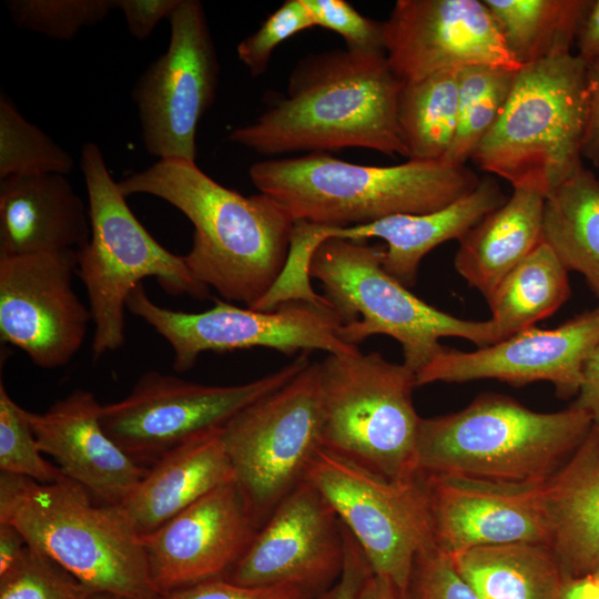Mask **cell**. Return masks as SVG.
Returning <instances> with one entry per match:
<instances>
[{"mask_svg": "<svg viewBox=\"0 0 599 599\" xmlns=\"http://www.w3.org/2000/svg\"><path fill=\"white\" fill-rule=\"evenodd\" d=\"M402 84L384 51L312 54L293 69L286 94L227 139L270 156L362 148L406 158L397 124Z\"/></svg>", "mask_w": 599, "mask_h": 599, "instance_id": "cell-1", "label": "cell"}, {"mask_svg": "<svg viewBox=\"0 0 599 599\" xmlns=\"http://www.w3.org/2000/svg\"><path fill=\"white\" fill-rule=\"evenodd\" d=\"M118 184L126 197L152 195L187 217L194 232L185 263L221 297L253 308L281 277L295 221L271 196H244L186 160H158Z\"/></svg>", "mask_w": 599, "mask_h": 599, "instance_id": "cell-2", "label": "cell"}, {"mask_svg": "<svg viewBox=\"0 0 599 599\" xmlns=\"http://www.w3.org/2000/svg\"><path fill=\"white\" fill-rule=\"evenodd\" d=\"M248 175L260 193L280 203L295 222L329 227L434 212L470 193L480 181L466 165L413 160L364 165L327 152L255 162Z\"/></svg>", "mask_w": 599, "mask_h": 599, "instance_id": "cell-3", "label": "cell"}, {"mask_svg": "<svg viewBox=\"0 0 599 599\" xmlns=\"http://www.w3.org/2000/svg\"><path fill=\"white\" fill-rule=\"evenodd\" d=\"M0 521L49 556L92 592L160 599L141 535L121 505H95L91 494L63 477L43 484L0 474Z\"/></svg>", "mask_w": 599, "mask_h": 599, "instance_id": "cell-4", "label": "cell"}, {"mask_svg": "<svg viewBox=\"0 0 599 599\" xmlns=\"http://www.w3.org/2000/svg\"><path fill=\"white\" fill-rule=\"evenodd\" d=\"M593 424L572 405L535 412L506 395L486 393L459 412L422 418L416 447L419 475L548 480L585 440Z\"/></svg>", "mask_w": 599, "mask_h": 599, "instance_id": "cell-5", "label": "cell"}, {"mask_svg": "<svg viewBox=\"0 0 599 599\" xmlns=\"http://www.w3.org/2000/svg\"><path fill=\"white\" fill-rule=\"evenodd\" d=\"M586 75L587 63L572 52L522 65L470 160L514 190L546 197L583 166Z\"/></svg>", "mask_w": 599, "mask_h": 599, "instance_id": "cell-6", "label": "cell"}, {"mask_svg": "<svg viewBox=\"0 0 599 599\" xmlns=\"http://www.w3.org/2000/svg\"><path fill=\"white\" fill-rule=\"evenodd\" d=\"M80 167L91 236L77 251L75 273L88 293L94 326L92 358L98 361L123 345L126 301L142 280L155 277L170 294L197 300L206 298L210 288L194 278L183 255L162 246L136 219L95 143L82 146Z\"/></svg>", "mask_w": 599, "mask_h": 599, "instance_id": "cell-7", "label": "cell"}, {"mask_svg": "<svg viewBox=\"0 0 599 599\" xmlns=\"http://www.w3.org/2000/svg\"><path fill=\"white\" fill-rule=\"evenodd\" d=\"M385 246L366 241L327 238L314 251L309 277L342 321L339 338L357 346L373 335H387L403 349L415 375L444 347L443 337L465 338L485 347L497 343L490 319L468 321L445 313L407 290L383 268Z\"/></svg>", "mask_w": 599, "mask_h": 599, "instance_id": "cell-8", "label": "cell"}, {"mask_svg": "<svg viewBox=\"0 0 599 599\" xmlns=\"http://www.w3.org/2000/svg\"><path fill=\"white\" fill-rule=\"evenodd\" d=\"M323 447L378 475H417L422 418L413 403L416 375L380 353L328 354L319 362Z\"/></svg>", "mask_w": 599, "mask_h": 599, "instance_id": "cell-9", "label": "cell"}, {"mask_svg": "<svg viewBox=\"0 0 599 599\" xmlns=\"http://www.w3.org/2000/svg\"><path fill=\"white\" fill-rule=\"evenodd\" d=\"M306 479L357 542L372 573L408 592L417 558L436 547L423 476L386 478L323 447Z\"/></svg>", "mask_w": 599, "mask_h": 599, "instance_id": "cell-10", "label": "cell"}, {"mask_svg": "<svg viewBox=\"0 0 599 599\" xmlns=\"http://www.w3.org/2000/svg\"><path fill=\"white\" fill-rule=\"evenodd\" d=\"M319 363H309L278 389L222 427L235 483L260 526L300 483L323 448Z\"/></svg>", "mask_w": 599, "mask_h": 599, "instance_id": "cell-11", "label": "cell"}, {"mask_svg": "<svg viewBox=\"0 0 599 599\" xmlns=\"http://www.w3.org/2000/svg\"><path fill=\"white\" fill-rule=\"evenodd\" d=\"M126 308L161 335L173 351L177 373L191 369L205 352L266 347L286 355L319 349L351 355L357 346L343 342V324L329 305L302 300L286 301L270 311L241 308L222 300L204 312L186 313L154 303L139 284L129 295Z\"/></svg>", "mask_w": 599, "mask_h": 599, "instance_id": "cell-12", "label": "cell"}, {"mask_svg": "<svg viewBox=\"0 0 599 599\" xmlns=\"http://www.w3.org/2000/svg\"><path fill=\"white\" fill-rule=\"evenodd\" d=\"M303 352L257 379L203 385L156 370L145 372L121 400L102 405L106 434L136 463L152 465L192 437L223 427L242 409L284 386L311 363Z\"/></svg>", "mask_w": 599, "mask_h": 599, "instance_id": "cell-13", "label": "cell"}, {"mask_svg": "<svg viewBox=\"0 0 599 599\" xmlns=\"http://www.w3.org/2000/svg\"><path fill=\"white\" fill-rule=\"evenodd\" d=\"M169 22L167 49L139 77L132 100L151 155L195 162L196 131L214 102L220 64L200 1L183 0Z\"/></svg>", "mask_w": 599, "mask_h": 599, "instance_id": "cell-14", "label": "cell"}, {"mask_svg": "<svg viewBox=\"0 0 599 599\" xmlns=\"http://www.w3.org/2000/svg\"><path fill=\"white\" fill-rule=\"evenodd\" d=\"M77 252L0 255V338L44 369L67 365L92 323L72 286Z\"/></svg>", "mask_w": 599, "mask_h": 599, "instance_id": "cell-15", "label": "cell"}, {"mask_svg": "<svg viewBox=\"0 0 599 599\" xmlns=\"http://www.w3.org/2000/svg\"><path fill=\"white\" fill-rule=\"evenodd\" d=\"M344 527L307 479L292 489L260 526L226 579L247 586H291L314 598L338 579Z\"/></svg>", "mask_w": 599, "mask_h": 599, "instance_id": "cell-16", "label": "cell"}, {"mask_svg": "<svg viewBox=\"0 0 599 599\" xmlns=\"http://www.w3.org/2000/svg\"><path fill=\"white\" fill-rule=\"evenodd\" d=\"M383 24L386 60L402 83L477 65L521 68L484 0H398Z\"/></svg>", "mask_w": 599, "mask_h": 599, "instance_id": "cell-17", "label": "cell"}, {"mask_svg": "<svg viewBox=\"0 0 599 599\" xmlns=\"http://www.w3.org/2000/svg\"><path fill=\"white\" fill-rule=\"evenodd\" d=\"M599 343V309L585 312L558 327L535 326L495 344L464 352L443 347L416 373V386L497 379L515 386L551 383L559 397L577 395L582 366Z\"/></svg>", "mask_w": 599, "mask_h": 599, "instance_id": "cell-18", "label": "cell"}, {"mask_svg": "<svg viewBox=\"0 0 599 599\" xmlns=\"http://www.w3.org/2000/svg\"><path fill=\"white\" fill-rule=\"evenodd\" d=\"M436 548L451 556L483 546H549L546 481L515 483L454 474L422 475Z\"/></svg>", "mask_w": 599, "mask_h": 599, "instance_id": "cell-19", "label": "cell"}, {"mask_svg": "<svg viewBox=\"0 0 599 599\" xmlns=\"http://www.w3.org/2000/svg\"><path fill=\"white\" fill-rule=\"evenodd\" d=\"M257 529L251 506L234 480L210 491L158 529L141 535L159 593L226 577Z\"/></svg>", "mask_w": 599, "mask_h": 599, "instance_id": "cell-20", "label": "cell"}, {"mask_svg": "<svg viewBox=\"0 0 599 599\" xmlns=\"http://www.w3.org/2000/svg\"><path fill=\"white\" fill-rule=\"evenodd\" d=\"M102 405L85 389H74L45 412L27 410L42 454L61 473L102 504L122 505L148 468L130 457L104 430Z\"/></svg>", "mask_w": 599, "mask_h": 599, "instance_id": "cell-21", "label": "cell"}, {"mask_svg": "<svg viewBox=\"0 0 599 599\" xmlns=\"http://www.w3.org/2000/svg\"><path fill=\"white\" fill-rule=\"evenodd\" d=\"M90 236L89 207L65 175L0 180V255L77 252Z\"/></svg>", "mask_w": 599, "mask_h": 599, "instance_id": "cell-22", "label": "cell"}, {"mask_svg": "<svg viewBox=\"0 0 599 599\" xmlns=\"http://www.w3.org/2000/svg\"><path fill=\"white\" fill-rule=\"evenodd\" d=\"M507 197L494 176L486 175L470 193L440 210L396 214L346 227L323 226L322 235L324 241L382 238L386 242L383 268L408 288L415 285L419 264L432 250L447 241L460 240Z\"/></svg>", "mask_w": 599, "mask_h": 599, "instance_id": "cell-23", "label": "cell"}, {"mask_svg": "<svg viewBox=\"0 0 599 599\" xmlns=\"http://www.w3.org/2000/svg\"><path fill=\"white\" fill-rule=\"evenodd\" d=\"M234 480L220 427L201 433L162 455L121 506L136 531L145 535L210 491Z\"/></svg>", "mask_w": 599, "mask_h": 599, "instance_id": "cell-24", "label": "cell"}, {"mask_svg": "<svg viewBox=\"0 0 599 599\" xmlns=\"http://www.w3.org/2000/svg\"><path fill=\"white\" fill-rule=\"evenodd\" d=\"M549 547L566 578L599 565V428L546 481Z\"/></svg>", "mask_w": 599, "mask_h": 599, "instance_id": "cell-25", "label": "cell"}, {"mask_svg": "<svg viewBox=\"0 0 599 599\" xmlns=\"http://www.w3.org/2000/svg\"><path fill=\"white\" fill-rule=\"evenodd\" d=\"M544 205L541 194L515 189L458 240L455 270L485 298L542 242Z\"/></svg>", "mask_w": 599, "mask_h": 599, "instance_id": "cell-26", "label": "cell"}, {"mask_svg": "<svg viewBox=\"0 0 599 599\" xmlns=\"http://www.w3.org/2000/svg\"><path fill=\"white\" fill-rule=\"evenodd\" d=\"M449 558L479 599H558L567 579L546 544L483 546Z\"/></svg>", "mask_w": 599, "mask_h": 599, "instance_id": "cell-27", "label": "cell"}, {"mask_svg": "<svg viewBox=\"0 0 599 599\" xmlns=\"http://www.w3.org/2000/svg\"><path fill=\"white\" fill-rule=\"evenodd\" d=\"M542 242L599 297V177L585 166L545 197Z\"/></svg>", "mask_w": 599, "mask_h": 599, "instance_id": "cell-28", "label": "cell"}, {"mask_svg": "<svg viewBox=\"0 0 599 599\" xmlns=\"http://www.w3.org/2000/svg\"><path fill=\"white\" fill-rule=\"evenodd\" d=\"M568 272L545 242L511 270L486 298L498 339L558 311L570 295Z\"/></svg>", "mask_w": 599, "mask_h": 599, "instance_id": "cell-29", "label": "cell"}, {"mask_svg": "<svg viewBox=\"0 0 599 599\" xmlns=\"http://www.w3.org/2000/svg\"><path fill=\"white\" fill-rule=\"evenodd\" d=\"M522 67L571 52L589 0H484Z\"/></svg>", "mask_w": 599, "mask_h": 599, "instance_id": "cell-30", "label": "cell"}, {"mask_svg": "<svg viewBox=\"0 0 599 599\" xmlns=\"http://www.w3.org/2000/svg\"><path fill=\"white\" fill-rule=\"evenodd\" d=\"M458 118V72L403 83L397 124L407 160L443 162Z\"/></svg>", "mask_w": 599, "mask_h": 599, "instance_id": "cell-31", "label": "cell"}, {"mask_svg": "<svg viewBox=\"0 0 599 599\" xmlns=\"http://www.w3.org/2000/svg\"><path fill=\"white\" fill-rule=\"evenodd\" d=\"M517 71L477 65L458 72L457 128L444 163L459 166L471 159L497 122Z\"/></svg>", "mask_w": 599, "mask_h": 599, "instance_id": "cell-32", "label": "cell"}, {"mask_svg": "<svg viewBox=\"0 0 599 599\" xmlns=\"http://www.w3.org/2000/svg\"><path fill=\"white\" fill-rule=\"evenodd\" d=\"M74 161L40 128L29 122L4 93L0 94V180L9 176L72 172Z\"/></svg>", "mask_w": 599, "mask_h": 599, "instance_id": "cell-33", "label": "cell"}, {"mask_svg": "<svg viewBox=\"0 0 599 599\" xmlns=\"http://www.w3.org/2000/svg\"><path fill=\"white\" fill-rule=\"evenodd\" d=\"M12 22L47 38L70 41L84 28L103 21L116 0H9Z\"/></svg>", "mask_w": 599, "mask_h": 599, "instance_id": "cell-34", "label": "cell"}, {"mask_svg": "<svg viewBox=\"0 0 599 599\" xmlns=\"http://www.w3.org/2000/svg\"><path fill=\"white\" fill-rule=\"evenodd\" d=\"M0 471L39 483L65 477L58 466L42 456L30 426L27 409L19 406L0 383Z\"/></svg>", "mask_w": 599, "mask_h": 599, "instance_id": "cell-35", "label": "cell"}, {"mask_svg": "<svg viewBox=\"0 0 599 599\" xmlns=\"http://www.w3.org/2000/svg\"><path fill=\"white\" fill-rule=\"evenodd\" d=\"M92 593L62 566L31 546L19 566L0 578V599H90Z\"/></svg>", "mask_w": 599, "mask_h": 599, "instance_id": "cell-36", "label": "cell"}, {"mask_svg": "<svg viewBox=\"0 0 599 599\" xmlns=\"http://www.w3.org/2000/svg\"><path fill=\"white\" fill-rule=\"evenodd\" d=\"M315 27L303 0H286L236 47L238 60L253 77L265 73L273 51L296 33Z\"/></svg>", "mask_w": 599, "mask_h": 599, "instance_id": "cell-37", "label": "cell"}, {"mask_svg": "<svg viewBox=\"0 0 599 599\" xmlns=\"http://www.w3.org/2000/svg\"><path fill=\"white\" fill-rule=\"evenodd\" d=\"M315 26L339 34L347 49L384 51V24L359 13L345 0H303Z\"/></svg>", "mask_w": 599, "mask_h": 599, "instance_id": "cell-38", "label": "cell"}, {"mask_svg": "<svg viewBox=\"0 0 599 599\" xmlns=\"http://www.w3.org/2000/svg\"><path fill=\"white\" fill-rule=\"evenodd\" d=\"M409 591L414 599H479L436 547L417 558Z\"/></svg>", "mask_w": 599, "mask_h": 599, "instance_id": "cell-39", "label": "cell"}, {"mask_svg": "<svg viewBox=\"0 0 599 599\" xmlns=\"http://www.w3.org/2000/svg\"><path fill=\"white\" fill-rule=\"evenodd\" d=\"M160 599H314V597L291 586H247L226 578H215L162 595Z\"/></svg>", "mask_w": 599, "mask_h": 599, "instance_id": "cell-40", "label": "cell"}, {"mask_svg": "<svg viewBox=\"0 0 599 599\" xmlns=\"http://www.w3.org/2000/svg\"><path fill=\"white\" fill-rule=\"evenodd\" d=\"M183 0H116V9L123 13L130 34L143 41L163 19L170 17Z\"/></svg>", "mask_w": 599, "mask_h": 599, "instance_id": "cell-41", "label": "cell"}, {"mask_svg": "<svg viewBox=\"0 0 599 599\" xmlns=\"http://www.w3.org/2000/svg\"><path fill=\"white\" fill-rule=\"evenodd\" d=\"M345 556L342 572L335 583L317 599H358L366 578L372 573L357 542L344 528Z\"/></svg>", "mask_w": 599, "mask_h": 599, "instance_id": "cell-42", "label": "cell"}, {"mask_svg": "<svg viewBox=\"0 0 599 599\" xmlns=\"http://www.w3.org/2000/svg\"><path fill=\"white\" fill-rule=\"evenodd\" d=\"M587 121L582 158L599 167V61L587 63Z\"/></svg>", "mask_w": 599, "mask_h": 599, "instance_id": "cell-43", "label": "cell"}, {"mask_svg": "<svg viewBox=\"0 0 599 599\" xmlns=\"http://www.w3.org/2000/svg\"><path fill=\"white\" fill-rule=\"evenodd\" d=\"M571 405L585 410L599 428V343L583 363L580 387Z\"/></svg>", "mask_w": 599, "mask_h": 599, "instance_id": "cell-44", "label": "cell"}, {"mask_svg": "<svg viewBox=\"0 0 599 599\" xmlns=\"http://www.w3.org/2000/svg\"><path fill=\"white\" fill-rule=\"evenodd\" d=\"M575 44L586 63L599 61V0H589Z\"/></svg>", "mask_w": 599, "mask_h": 599, "instance_id": "cell-45", "label": "cell"}, {"mask_svg": "<svg viewBox=\"0 0 599 599\" xmlns=\"http://www.w3.org/2000/svg\"><path fill=\"white\" fill-rule=\"evenodd\" d=\"M28 548L27 540L14 526L0 521V578L19 566Z\"/></svg>", "mask_w": 599, "mask_h": 599, "instance_id": "cell-46", "label": "cell"}, {"mask_svg": "<svg viewBox=\"0 0 599 599\" xmlns=\"http://www.w3.org/2000/svg\"><path fill=\"white\" fill-rule=\"evenodd\" d=\"M558 599H599V579L592 573L567 578Z\"/></svg>", "mask_w": 599, "mask_h": 599, "instance_id": "cell-47", "label": "cell"}, {"mask_svg": "<svg viewBox=\"0 0 599 599\" xmlns=\"http://www.w3.org/2000/svg\"><path fill=\"white\" fill-rule=\"evenodd\" d=\"M358 599H414L410 591L403 592L393 587L392 585L383 581L370 573L358 596Z\"/></svg>", "mask_w": 599, "mask_h": 599, "instance_id": "cell-48", "label": "cell"}, {"mask_svg": "<svg viewBox=\"0 0 599 599\" xmlns=\"http://www.w3.org/2000/svg\"><path fill=\"white\" fill-rule=\"evenodd\" d=\"M90 599H130V598L116 596L112 593H105V592H93Z\"/></svg>", "mask_w": 599, "mask_h": 599, "instance_id": "cell-49", "label": "cell"}, {"mask_svg": "<svg viewBox=\"0 0 599 599\" xmlns=\"http://www.w3.org/2000/svg\"><path fill=\"white\" fill-rule=\"evenodd\" d=\"M593 576H596L599 579V565L596 568V570L592 572Z\"/></svg>", "mask_w": 599, "mask_h": 599, "instance_id": "cell-50", "label": "cell"}, {"mask_svg": "<svg viewBox=\"0 0 599 599\" xmlns=\"http://www.w3.org/2000/svg\"><path fill=\"white\" fill-rule=\"evenodd\" d=\"M597 308L599 309V306Z\"/></svg>", "mask_w": 599, "mask_h": 599, "instance_id": "cell-51", "label": "cell"}]
</instances>
